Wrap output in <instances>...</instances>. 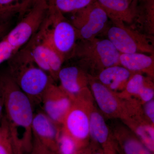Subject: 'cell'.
<instances>
[{
    "instance_id": "obj_9",
    "label": "cell",
    "mask_w": 154,
    "mask_h": 154,
    "mask_svg": "<svg viewBox=\"0 0 154 154\" xmlns=\"http://www.w3.org/2000/svg\"><path fill=\"white\" fill-rule=\"evenodd\" d=\"M74 99L60 86L52 83L45 92L41 103L45 114L57 125L62 124Z\"/></svg>"
},
{
    "instance_id": "obj_32",
    "label": "cell",
    "mask_w": 154,
    "mask_h": 154,
    "mask_svg": "<svg viewBox=\"0 0 154 154\" xmlns=\"http://www.w3.org/2000/svg\"><path fill=\"white\" fill-rule=\"evenodd\" d=\"M3 108H4V102H3L2 96L0 92V122L2 118V113Z\"/></svg>"
},
{
    "instance_id": "obj_11",
    "label": "cell",
    "mask_w": 154,
    "mask_h": 154,
    "mask_svg": "<svg viewBox=\"0 0 154 154\" xmlns=\"http://www.w3.org/2000/svg\"><path fill=\"white\" fill-rule=\"evenodd\" d=\"M58 125L44 112L34 113L32 125L33 137L57 154L58 139L61 131Z\"/></svg>"
},
{
    "instance_id": "obj_33",
    "label": "cell",
    "mask_w": 154,
    "mask_h": 154,
    "mask_svg": "<svg viewBox=\"0 0 154 154\" xmlns=\"http://www.w3.org/2000/svg\"><path fill=\"white\" fill-rule=\"evenodd\" d=\"M152 152L146 147L143 145L141 149L140 154H152Z\"/></svg>"
},
{
    "instance_id": "obj_17",
    "label": "cell",
    "mask_w": 154,
    "mask_h": 154,
    "mask_svg": "<svg viewBox=\"0 0 154 154\" xmlns=\"http://www.w3.org/2000/svg\"><path fill=\"white\" fill-rule=\"evenodd\" d=\"M135 24L142 33L154 38V0H137L133 25Z\"/></svg>"
},
{
    "instance_id": "obj_28",
    "label": "cell",
    "mask_w": 154,
    "mask_h": 154,
    "mask_svg": "<svg viewBox=\"0 0 154 154\" xmlns=\"http://www.w3.org/2000/svg\"><path fill=\"white\" fill-rule=\"evenodd\" d=\"M153 84L152 81L148 83L142 89L138 96L143 102H149L153 99L154 96Z\"/></svg>"
},
{
    "instance_id": "obj_27",
    "label": "cell",
    "mask_w": 154,
    "mask_h": 154,
    "mask_svg": "<svg viewBox=\"0 0 154 154\" xmlns=\"http://www.w3.org/2000/svg\"><path fill=\"white\" fill-rule=\"evenodd\" d=\"M143 145L134 139H129L125 141L124 149L125 154H140Z\"/></svg>"
},
{
    "instance_id": "obj_1",
    "label": "cell",
    "mask_w": 154,
    "mask_h": 154,
    "mask_svg": "<svg viewBox=\"0 0 154 154\" xmlns=\"http://www.w3.org/2000/svg\"><path fill=\"white\" fill-rule=\"evenodd\" d=\"M0 92L2 96L6 119L12 135L24 154L33 142L32 102L19 88L8 72L0 73Z\"/></svg>"
},
{
    "instance_id": "obj_24",
    "label": "cell",
    "mask_w": 154,
    "mask_h": 154,
    "mask_svg": "<svg viewBox=\"0 0 154 154\" xmlns=\"http://www.w3.org/2000/svg\"><path fill=\"white\" fill-rule=\"evenodd\" d=\"M154 128L150 125H140L136 129V133L151 151H154Z\"/></svg>"
},
{
    "instance_id": "obj_21",
    "label": "cell",
    "mask_w": 154,
    "mask_h": 154,
    "mask_svg": "<svg viewBox=\"0 0 154 154\" xmlns=\"http://www.w3.org/2000/svg\"><path fill=\"white\" fill-rule=\"evenodd\" d=\"M48 2L62 13H74L85 8L96 0H48Z\"/></svg>"
},
{
    "instance_id": "obj_2",
    "label": "cell",
    "mask_w": 154,
    "mask_h": 154,
    "mask_svg": "<svg viewBox=\"0 0 154 154\" xmlns=\"http://www.w3.org/2000/svg\"><path fill=\"white\" fill-rule=\"evenodd\" d=\"M9 73L32 104L41 103L48 88L54 81L34 63L25 48H21L8 60Z\"/></svg>"
},
{
    "instance_id": "obj_34",
    "label": "cell",
    "mask_w": 154,
    "mask_h": 154,
    "mask_svg": "<svg viewBox=\"0 0 154 154\" xmlns=\"http://www.w3.org/2000/svg\"><path fill=\"white\" fill-rule=\"evenodd\" d=\"M95 154H101V153H96Z\"/></svg>"
},
{
    "instance_id": "obj_23",
    "label": "cell",
    "mask_w": 154,
    "mask_h": 154,
    "mask_svg": "<svg viewBox=\"0 0 154 154\" xmlns=\"http://www.w3.org/2000/svg\"><path fill=\"white\" fill-rule=\"evenodd\" d=\"M149 79L140 73H132L127 83L125 90L130 95L138 96L142 89L151 81Z\"/></svg>"
},
{
    "instance_id": "obj_5",
    "label": "cell",
    "mask_w": 154,
    "mask_h": 154,
    "mask_svg": "<svg viewBox=\"0 0 154 154\" xmlns=\"http://www.w3.org/2000/svg\"><path fill=\"white\" fill-rule=\"evenodd\" d=\"M49 8L48 0H33L18 24L5 36L16 52L30 41L43 25Z\"/></svg>"
},
{
    "instance_id": "obj_19",
    "label": "cell",
    "mask_w": 154,
    "mask_h": 154,
    "mask_svg": "<svg viewBox=\"0 0 154 154\" xmlns=\"http://www.w3.org/2000/svg\"><path fill=\"white\" fill-rule=\"evenodd\" d=\"M90 134L99 143H104L109 137V130L102 116L97 111L91 112L89 115Z\"/></svg>"
},
{
    "instance_id": "obj_6",
    "label": "cell",
    "mask_w": 154,
    "mask_h": 154,
    "mask_svg": "<svg viewBox=\"0 0 154 154\" xmlns=\"http://www.w3.org/2000/svg\"><path fill=\"white\" fill-rule=\"evenodd\" d=\"M107 38L121 54H154V38L122 22H112Z\"/></svg>"
},
{
    "instance_id": "obj_13",
    "label": "cell",
    "mask_w": 154,
    "mask_h": 154,
    "mask_svg": "<svg viewBox=\"0 0 154 154\" xmlns=\"http://www.w3.org/2000/svg\"><path fill=\"white\" fill-rule=\"evenodd\" d=\"M111 22H122L132 26L137 0H96Z\"/></svg>"
},
{
    "instance_id": "obj_7",
    "label": "cell",
    "mask_w": 154,
    "mask_h": 154,
    "mask_svg": "<svg viewBox=\"0 0 154 154\" xmlns=\"http://www.w3.org/2000/svg\"><path fill=\"white\" fill-rule=\"evenodd\" d=\"M25 48L36 65L55 81L64 61L61 56L38 30Z\"/></svg>"
},
{
    "instance_id": "obj_10",
    "label": "cell",
    "mask_w": 154,
    "mask_h": 154,
    "mask_svg": "<svg viewBox=\"0 0 154 154\" xmlns=\"http://www.w3.org/2000/svg\"><path fill=\"white\" fill-rule=\"evenodd\" d=\"M62 130L72 137L80 146L90 134L89 116L82 107L81 99H75L62 124Z\"/></svg>"
},
{
    "instance_id": "obj_22",
    "label": "cell",
    "mask_w": 154,
    "mask_h": 154,
    "mask_svg": "<svg viewBox=\"0 0 154 154\" xmlns=\"http://www.w3.org/2000/svg\"><path fill=\"white\" fill-rule=\"evenodd\" d=\"M79 147L76 141L62 130L58 139V154H78Z\"/></svg>"
},
{
    "instance_id": "obj_4",
    "label": "cell",
    "mask_w": 154,
    "mask_h": 154,
    "mask_svg": "<svg viewBox=\"0 0 154 154\" xmlns=\"http://www.w3.org/2000/svg\"><path fill=\"white\" fill-rule=\"evenodd\" d=\"M47 17L39 30L64 59L70 57L78 39L76 31L63 14L49 2Z\"/></svg>"
},
{
    "instance_id": "obj_18",
    "label": "cell",
    "mask_w": 154,
    "mask_h": 154,
    "mask_svg": "<svg viewBox=\"0 0 154 154\" xmlns=\"http://www.w3.org/2000/svg\"><path fill=\"white\" fill-rule=\"evenodd\" d=\"M0 154H23L11 134L5 116L0 122Z\"/></svg>"
},
{
    "instance_id": "obj_14",
    "label": "cell",
    "mask_w": 154,
    "mask_h": 154,
    "mask_svg": "<svg viewBox=\"0 0 154 154\" xmlns=\"http://www.w3.org/2000/svg\"><path fill=\"white\" fill-rule=\"evenodd\" d=\"M88 75L89 83L98 107L102 112L107 115H115L118 112L119 106L115 94L94 77Z\"/></svg>"
},
{
    "instance_id": "obj_15",
    "label": "cell",
    "mask_w": 154,
    "mask_h": 154,
    "mask_svg": "<svg viewBox=\"0 0 154 154\" xmlns=\"http://www.w3.org/2000/svg\"><path fill=\"white\" fill-rule=\"evenodd\" d=\"M119 65L134 73H145L149 77L154 76V54H149L141 53L120 54Z\"/></svg>"
},
{
    "instance_id": "obj_3",
    "label": "cell",
    "mask_w": 154,
    "mask_h": 154,
    "mask_svg": "<svg viewBox=\"0 0 154 154\" xmlns=\"http://www.w3.org/2000/svg\"><path fill=\"white\" fill-rule=\"evenodd\" d=\"M120 54L107 38L96 37L76 43L70 57L77 58L82 67L99 74L106 68L120 65Z\"/></svg>"
},
{
    "instance_id": "obj_30",
    "label": "cell",
    "mask_w": 154,
    "mask_h": 154,
    "mask_svg": "<svg viewBox=\"0 0 154 154\" xmlns=\"http://www.w3.org/2000/svg\"><path fill=\"white\" fill-rule=\"evenodd\" d=\"M9 27H10V22L0 25V39L4 38L8 33Z\"/></svg>"
},
{
    "instance_id": "obj_31",
    "label": "cell",
    "mask_w": 154,
    "mask_h": 154,
    "mask_svg": "<svg viewBox=\"0 0 154 154\" xmlns=\"http://www.w3.org/2000/svg\"><path fill=\"white\" fill-rule=\"evenodd\" d=\"M25 0H0V8Z\"/></svg>"
},
{
    "instance_id": "obj_26",
    "label": "cell",
    "mask_w": 154,
    "mask_h": 154,
    "mask_svg": "<svg viewBox=\"0 0 154 154\" xmlns=\"http://www.w3.org/2000/svg\"><path fill=\"white\" fill-rule=\"evenodd\" d=\"M27 154H58L33 137L32 146Z\"/></svg>"
},
{
    "instance_id": "obj_16",
    "label": "cell",
    "mask_w": 154,
    "mask_h": 154,
    "mask_svg": "<svg viewBox=\"0 0 154 154\" xmlns=\"http://www.w3.org/2000/svg\"><path fill=\"white\" fill-rule=\"evenodd\" d=\"M132 73L120 65L106 68L96 78L101 84L112 91L125 90Z\"/></svg>"
},
{
    "instance_id": "obj_20",
    "label": "cell",
    "mask_w": 154,
    "mask_h": 154,
    "mask_svg": "<svg viewBox=\"0 0 154 154\" xmlns=\"http://www.w3.org/2000/svg\"><path fill=\"white\" fill-rule=\"evenodd\" d=\"M33 0H25L0 8V25L10 22L13 17L23 15L30 8Z\"/></svg>"
},
{
    "instance_id": "obj_25",
    "label": "cell",
    "mask_w": 154,
    "mask_h": 154,
    "mask_svg": "<svg viewBox=\"0 0 154 154\" xmlns=\"http://www.w3.org/2000/svg\"><path fill=\"white\" fill-rule=\"evenodd\" d=\"M16 53L5 37L2 39L0 41V64L8 61Z\"/></svg>"
},
{
    "instance_id": "obj_29",
    "label": "cell",
    "mask_w": 154,
    "mask_h": 154,
    "mask_svg": "<svg viewBox=\"0 0 154 154\" xmlns=\"http://www.w3.org/2000/svg\"><path fill=\"white\" fill-rule=\"evenodd\" d=\"M146 115L152 123H154V101L153 99L146 103L144 107Z\"/></svg>"
},
{
    "instance_id": "obj_12",
    "label": "cell",
    "mask_w": 154,
    "mask_h": 154,
    "mask_svg": "<svg viewBox=\"0 0 154 154\" xmlns=\"http://www.w3.org/2000/svg\"><path fill=\"white\" fill-rule=\"evenodd\" d=\"M57 80L62 88L74 99H80L87 89L88 75L82 68L75 66L62 68Z\"/></svg>"
},
{
    "instance_id": "obj_8",
    "label": "cell",
    "mask_w": 154,
    "mask_h": 154,
    "mask_svg": "<svg viewBox=\"0 0 154 154\" xmlns=\"http://www.w3.org/2000/svg\"><path fill=\"white\" fill-rule=\"evenodd\" d=\"M73 14L71 22L80 40L96 38L105 30L109 19L106 12L96 2Z\"/></svg>"
}]
</instances>
